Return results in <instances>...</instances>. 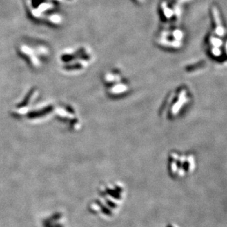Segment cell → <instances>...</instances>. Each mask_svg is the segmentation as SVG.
<instances>
[{
  "label": "cell",
  "mask_w": 227,
  "mask_h": 227,
  "mask_svg": "<svg viewBox=\"0 0 227 227\" xmlns=\"http://www.w3.org/2000/svg\"><path fill=\"white\" fill-rule=\"evenodd\" d=\"M166 227H181V226L174 222H169L166 224Z\"/></svg>",
  "instance_id": "obj_6"
},
{
  "label": "cell",
  "mask_w": 227,
  "mask_h": 227,
  "mask_svg": "<svg viewBox=\"0 0 227 227\" xmlns=\"http://www.w3.org/2000/svg\"><path fill=\"white\" fill-rule=\"evenodd\" d=\"M102 82L107 94L110 97H122L126 95L131 89L129 80L118 69H110L104 72Z\"/></svg>",
  "instance_id": "obj_4"
},
{
  "label": "cell",
  "mask_w": 227,
  "mask_h": 227,
  "mask_svg": "<svg viewBox=\"0 0 227 227\" xmlns=\"http://www.w3.org/2000/svg\"><path fill=\"white\" fill-rule=\"evenodd\" d=\"M192 101V91L189 86L179 85L168 92L159 108V115L168 121L175 120L190 106Z\"/></svg>",
  "instance_id": "obj_2"
},
{
  "label": "cell",
  "mask_w": 227,
  "mask_h": 227,
  "mask_svg": "<svg viewBox=\"0 0 227 227\" xmlns=\"http://www.w3.org/2000/svg\"><path fill=\"white\" fill-rule=\"evenodd\" d=\"M156 42L161 47L167 49H179L184 44V33L181 30H163L156 38Z\"/></svg>",
  "instance_id": "obj_5"
},
{
  "label": "cell",
  "mask_w": 227,
  "mask_h": 227,
  "mask_svg": "<svg viewBox=\"0 0 227 227\" xmlns=\"http://www.w3.org/2000/svg\"><path fill=\"white\" fill-rule=\"evenodd\" d=\"M126 197L127 189L123 182H103L98 187L96 197L88 203V210L92 215L102 221H112L121 212Z\"/></svg>",
  "instance_id": "obj_1"
},
{
  "label": "cell",
  "mask_w": 227,
  "mask_h": 227,
  "mask_svg": "<svg viewBox=\"0 0 227 227\" xmlns=\"http://www.w3.org/2000/svg\"><path fill=\"white\" fill-rule=\"evenodd\" d=\"M196 167V156L192 153L173 151L168 156V173L175 181L188 178L195 172Z\"/></svg>",
  "instance_id": "obj_3"
}]
</instances>
